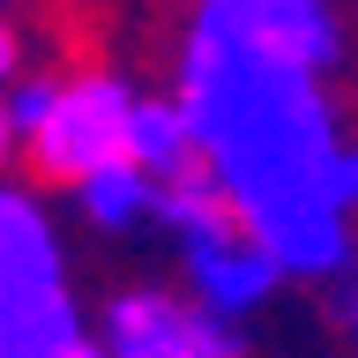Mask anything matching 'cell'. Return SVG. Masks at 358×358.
I'll list each match as a JSON object with an SVG mask.
<instances>
[{
	"label": "cell",
	"instance_id": "6da1fadb",
	"mask_svg": "<svg viewBox=\"0 0 358 358\" xmlns=\"http://www.w3.org/2000/svg\"><path fill=\"white\" fill-rule=\"evenodd\" d=\"M201 172L276 276L299 284H351V201L358 150L336 120L329 83L224 38L217 22L187 15L172 90Z\"/></svg>",
	"mask_w": 358,
	"mask_h": 358
},
{
	"label": "cell",
	"instance_id": "7a4b0ae2",
	"mask_svg": "<svg viewBox=\"0 0 358 358\" xmlns=\"http://www.w3.org/2000/svg\"><path fill=\"white\" fill-rule=\"evenodd\" d=\"M127 112H134V83L120 67H97V60L90 67H60L38 134L22 142V150H30V172L52 179V187H83L90 172L120 164V150H127Z\"/></svg>",
	"mask_w": 358,
	"mask_h": 358
},
{
	"label": "cell",
	"instance_id": "3957f363",
	"mask_svg": "<svg viewBox=\"0 0 358 358\" xmlns=\"http://www.w3.org/2000/svg\"><path fill=\"white\" fill-rule=\"evenodd\" d=\"M105 358H254L246 329L201 313L172 284H127L105 299V321L90 336Z\"/></svg>",
	"mask_w": 358,
	"mask_h": 358
},
{
	"label": "cell",
	"instance_id": "277c9868",
	"mask_svg": "<svg viewBox=\"0 0 358 358\" xmlns=\"http://www.w3.org/2000/svg\"><path fill=\"white\" fill-rule=\"evenodd\" d=\"M201 15L217 22L224 38L254 45V52L299 67L313 83H329L343 67V52H351V22L329 0H201Z\"/></svg>",
	"mask_w": 358,
	"mask_h": 358
},
{
	"label": "cell",
	"instance_id": "5b68a950",
	"mask_svg": "<svg viewBox=\"0 0 358 358\" xmlns=\"http://www.w3.org/2000/svg\"><path fill=\"white\" fill-rule=\"evenodd\" d=\"M60 291H67L60 224L45 217L30 187L0 179V306H30V299H60Z\"/></svg>",
	"mask_w": 358,
	"mask_h": 358
},
{
	"label": "cell",
	"instance_id": "8992f818",
	"mask_svg": "<svg viewBox=\"0 0 358 358\" xmlns=\"http://www.w3.org/2000/svg\"><path fill=\"white\" fill-rule=\"evenodd\" d=\"M120 164H134V172L157 187H172V179L201 172L194 142H187V120H179L172 97H150V90H134V112H127V150H120Z\"/></svg>",
	"mask_w": 358,
	"mask_h": 358
},
{
	"label": "cell",
	"instance_id": "52a82bcc",
	"mask_svg": "<svg viewBox=\"0 0 358 358\" xmlns=\"http://www.w3.org/2000/svg\"><path fill=\"white\" fill-rule=\"evenodd\" d=\"M75 343H90L75 291L30 299V306H0V358H67Z\"/></svg>",
	"mask_w": 358,
	"mask_h": 358
},
{
	"label": "cell",
	"instance_id": "ba28073f",
	"mask_svg": "<svg viewBox=\"0 0 358 358\" xmlns=\"http://www.w3.org/2000/svg\"><path fill=\"white\" fill-rule=\"evenodd\" d=\"M75 209H83L97 231H134V224H150V179L134 172V164H105V172H90L83 187H67Z\"/></svg>",
	"mask_w": 358,
	"mask_h": 358
},
{
	"label": "cell",
	"instance_id": "9c48e42d",
	"mask_svg": "<svg viewBox=\"0 0 358 358\" xmlns=\"http://www.w3.org/2000/svg\"><path fill=\"white\" fill-rule=\"evenodd\" d=\"M15 67H22V30H15V15L0 8V83H8Z\"/></svg>",
	"mask_w": 358,
	"mask_h": 358
},
{
	"label": "cell",
	"instance_id": "30bf717a",
	"mask_svg": "<svg viewBox=\"0 0 358 358\" xmlns=\"http://www.w3.org/2000/svg\"><path fill=\"white\" fill-rule=\"evenodd\" d=\"M8 157H15V134H8V112H0V172H8Z\"/></svg>",
	"mask_w": 358,
	"mask_h": 358
},
{
	"label": "cell",
	"instance_id": "8fae6325",
	"mask_svg": "<svg viewBox=\"0 0 358 358\" xmlns=\"http://www.w3.org/2000/svg\"><path fill=\"white\" fill-rule=\"evenodd\" d=\"M67 358H105V351H97V343H75V351H67Z\"/></svg>",
	"mask_w": 358,
	"mask_h": 358
}]
</instances>
